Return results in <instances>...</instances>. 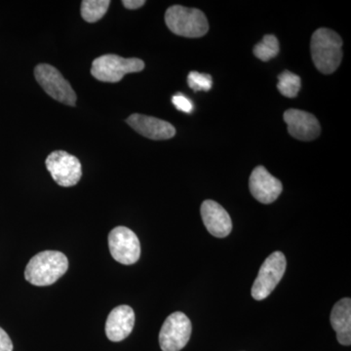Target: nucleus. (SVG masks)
Instances as JSON below:
<instances>
[{
    "label": "nucleus",
    "mask_w": 351,
    "mask_h": 351,
    "mask_svg": "<svg viewBox=\"0 0 351 351\" xmlns=\"http://www.w3.org/2000/svg\"><path fill=\"white\" fill-rule=\"evenodd\" d=\"M69 269V260L58 251H43L31 258L25 270L27 282L38 287L57 282Z\"/></svg>",
    "instance_id": "nucleus-1"
},
{
    "label": "nucleus",
    "mask_w": 351,
    "mask_h": 351,
    "mask_svg": "<svg viewBox=\"0 0 351 351\" xmlns=\"http://www.w3.org/2000/svg\"><path fill=\"white\" fill-rule=\"evenodd\" d=\"M343 39L332 29L321 27L314 32L311 50L314 66L324 75L337 71L343 59Z\"/></svg>",
    "instance_id": "nucleus-2"
},
{
    "label": "nucleus",
    "mask_w": 351,
    "mask_h": 351,
    "mask_svg": "<svg viewBox=\"0 0 351 351\" xmlns=\"http://www.w3.org/2000/svg\"><path fill=\"white\" fill-rule=\"evenodd\" d=\"M165 23L173 34L184 38H202L209 31L206 16L202 11L181 5L171 6L167 9Z\"/></svg>",
    "instance_id": "nucleus-3"
},
{
    "label": "nucleus",
    "mask_w": 351,
    "mask_h": 351,
    "mask_svg": "<svg viewBox=\"0 0 351 351\" xmlns=\"http://www.w3.org/2000/svg\"><path fill=\"white\" fill-rule=\"evenodd\" d=\"M145 63L138 58H122L107 54L96 58L92 63L91 75L101 82H119L127 73H140Z\"/></svg>",
    "instance_id": "nucleus-4"
},
{
    "label": "nucleus",
    "mask_w": 351,
    "mask_h": 351,
    "mask_svg": "<svg viewBox=\"0 0 351 351\" xmlns=\"http://www.w3.org/2000/svg\"><path fill=\"white\" fill-rule=\"evenodd\" d=\"M286 267L287 263L283 253L277 251L269 255L261 267L258 277L253 284L252 297L256 301L267 299L283 278Z\"/></svg>",
    "instance_id": "nucleus-5"
},
{
    "label": "nucleus",
    "mask_w": 351,
    "mask_h": 351,
    "mask_svg": "<svg viewBox=\"0 0 351 351\" xmlns=\"http://www.w3.org/2000/svg\"><path fill=\"white\" fill-rule=\"evenodd\" d=\"M34 76L44 91L54 100L64 105H75V92L56 68L47 64H38L34 69Z\"/></svg>",
    "instance_id": "nucleus-6"
},
{
    "label": "nucleus",
    "mask_w": 351,
    "mask_h": 351,
    "mask_svg": "<svg viewBox=\"0 0 351 351\" xmlns=\"http://www.w3.org/2000/svg\"><path fill=\"white\" fill-rule=\"evenodd\" d=\"M191 320L186 314L177 311L166 318L159 332V345L163 351L182 350L191 339Z\"/></svg>",
    "instance_id": "nucleus-7"
},
{
    "label": "nucleus",
    "mask_w": 351,
    "mask_h": 351,
    "mask_svg": "<svg viewBox=\"0 0 351 351\" xmlns=\"http://www.w3.org/2000/svg\"><path fill=\"white\" fill-rule=\"evenodd\" d=\"M46 167L59 186L69 188L82 179V163L77 157L64 151L51 152L46 158Z\"/></svg>",
    "instance_id": "nucleus-8"
},
{
    "label": "nucleus",
    "mask_w": 351,
    "mask_h": 351,
    "mask_svg": "<svg viewBox=\"0 0 351 351\" xmlns=\"http://www.w3.org/2000/svg\"><path fill=\"white\" fill-rule=\"evenodd\" d=\"M108 247L112 258L122 265H134L140 258V241L135 232L126 226L113 228L108 234Z\"/></svg>",
    "instance_id": "nucleus-9"
},
{
    "label": "nucleus",
    "mask_w": 351,
    "mask_h": 351,
    "mask_svg": "<svg viewBox=\"0 0 351 351\" xmlns=\"http://www.w3.org/2000/svg\"><path fill=\"white\" fill-rule=\"evenodd\" d=\"M252 195L263 204H270L282 193V182L274 177L263 166L253 170L249 180Z\"/></svg>",
    "instance_id": "nucleus-10"
},
{
    "label": "nucleus",
    "mask_w": 351,
    "mask_h": 351,
    "mask_svg": "<svg viewBox=\"0 0 351 351\" xmlns=\"http://www.w3.org/2000/svg\"><path fill=\"white\" fill-rule=\"evenodd\" d=\"M283 117L287 124L289 134L293 138L301 141H313L319 137V122L311 113L291 108L284 112Z\"/></svg>",
    "instance_id": "nucleus-11"
},
{
    "label": "nucleus",
    "mask_w": 351,
    "mask_h": 351,
    "mask_svg": "<svg viewBox=\"0 0 351 351\" xmlns=\"http://www.w3.org/2000/svg\"><path fill=\"white\" fill-rule=\"evenodd\" d=\"M201 217L208 232L218 239H225L232 230V221L225 208L214 200H205L201 205Z\"/></svg>",
    "instance_id": "nucleus-12"
},
{
    "label": "nucleus",
    "mask_w": 351,
    "mask_h": 351,
    "mask_svg": "<svg viewBox=\"0 0 351 351\" xmlns=\"http://www.w3.org/2000/svg\"><path fill=\"white\" fill-rule=\"evenodd\" d=\"M126 122L140 135L151 140H168L176 135V129L172 124L156 117L134 113Z\"/></svg>",
    "instance_id": "nucleus-13"
},
{
    "label": "nucleus",
    "mask_w": 351,
    "mask_h": 351,
    "mask_svg": "<svg viewBox=\"0 0 351 351\" xmlns=\"http://www.w3.org/2000/svg\"><path fill=\"white\" fill-rule=\"evenodd\" d=\"M135 325V313L129 306H119L108 314L106 322V334L110 341L119 343L123 341L133 331Z\"/></svg>",
    "instance_id": "nucleus-14"
},
{
    "label": "nucleus",
    "mask_w": 351,
    "mask_h": 351,
    "mask_svg": "<svg viewBox=\"0 0 351 351\" xmlns=\"http://www.w3.org/2000/svg\"><path fill=\"white\" fill-rule=\"evenodd\" d=\"M331 324L341 345H351V300L345 298L337 302L332 309Z\"/></svg>",
    "instance_id": "nucleus-15"
},
{
    "label": "nucleus",
    "mask_w": 351,
    "mask_h": 351,
    "mask_svg": "<svg viewBox=\"0 0 351 351\" xmlns=\"http://www.w3.org/2000/svg\"><path fill=\"white\" fill-rule=\"evenodd\" d=\"M110 0H83L82 16L88 23H96L107 13Z\"/></svg>",
    "instance_id": "nucleus-16"
},
{
    "label": "nucleus",
    "mask_w": 351,
    "mask_h": 351,
    "mask_svg": "<svg viewBox=\"0 0 351 351\" xmlns=\"http://www.w3.org/2000/svg\"><path fill=\"white\" fill-rule=\"evenodd\" d=\"M302 80L299 75L285 71L278 76L277 89L287 98H295L301 90Z\"/></svg>",
    "instance_id": "nucleus-17"
},
{
    "label": "nucleus",
    "mask_w": 351,
    "mask_h": 351,
    "mask_svg": "<svg viewBox=\"0 0 351 351\" xmlns=\"http://www.w3.org/2000/svg\"><path fill=\"white\" fill-rule=\"evenodd\" d=\"M254 55L261 61L267 62L274 59L279 53V41L272 34H267L260 43L254 47Z\"/></svg>",
    "instance_id": "nucleus-18"
},
{
    "label": "nucleus",
    "mask_w": 351,
    "mask_h": 351,
    "mask_svg": "<svg viewBox=\"0 0 351 351\" xmlns=\"http://www.w3.org/2000/svg\"><path fill=\"white\" fill-rule=\"evenodd\" d=\"M189 86L193 91H209L213 85L211 75L206 73H200L197 71H191L188 76Z\"/></svg>",
    "instance_id": "nucleus-19"
},
{
    "label": "nucleus",
    "mask_w": 351,
    "mask_h": 351,
    "mask_svg": "<svg viewBox=\"0 0 351 351\" xmlns=\"http://www.w3.org/2000/svg\"><path fill=\"white\" fill-rule=\"evenodd\" d=\"M173 105L175 106V108H177L180 112H182L184 113H191L193 110V101L189 100V98H186V96L182 94L175 95L172 98Z\"/></svg>",
    "instance_id": "nucleus-20"
},
{
    "label": "nucleus",
    "mask_w": 351,
    "mask_h": 351,
    "mask_svg": "<svg viewBox=\"0 0 351 351\" xmlns=\"http://www.w3.org/2000/svg\"><path fill=\"white\" fill-rule=\"evenodd\" d=\"M0 351H13L12 341L1 327H0Z\"/></svg>",
    "instance_id": "nucleus-21"
},
{
    "label": "nucleus",
    "mask_w": 351,
    "mask_h": 351,
    "mask_svg": "<svg viewBox=\"0 0 351 351\" xmlns=\"http://www.w3.org/2000/svg\"><path fill=\"white\" fill-rule=\"evenodd\" d=\"M124 7L130 10H135V9L141 8L145 4V0H123L122 1Z\"/></svg>",
    "instance_id": "nucleus-22"
}]
</instances>
